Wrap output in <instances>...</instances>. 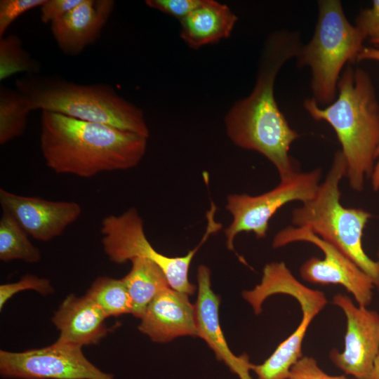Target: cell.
<instances>
[{
    "label": "cell",
    "instance_id": "obj_1",
    "mask_svg": "<svg viewBox=\"0 0 379 379\" xmlns=\"http://www.w3.org/2000/svg\"><path fill=\"white\" fill-rule=\"evenodd\" d=\"M302 45L298 32L279 30L270 34L262 51L252 92L235 102L225 118L232 142L266 157L277 168L280 179L298 171L288 152L300 135L291 128L278 107L274 83L281 68L298 56Z\"/></svg>",
    "mask_w": 379,
    "mask_h": 379
},
{
    "label": "cell",
    "instance_id": "obj_2",
    "mask_svg": "<svg viewBox=\"0 0 379 379\" xmlns=\"http://www.w3.org/2000/svg\"><path fill=\"white\" fill-rule=\"evenodd\" d=\"M39 141L46 165L52 171L88 178L138 166L145 154L147 138L42 111Z\"/></svg>",
    "mask_w": 379,
    "mask_h": 379
},
{
    "label": "cell",
    "instance_id": "obj_3",
    "mask_svg": "<svg viewBox=\"0 0 379 379\" xmlns=\"http://www.w3.org/2000/svg\"><path fill=\"white\" fill-rule=\"evenodd\" d=\"M303 106L314 120L326 121L334 129L347 164L345 176L353 190L361 191L373 172L379 144V104L369 74L349 65L331 104L323 108L311 98Z\"/></svg>",
    "mask_w": 379,
    "mask_h": 379
},
{
    "label": "cell",
    "instance_id": "obj_4",
    "mask_svg": "<svg viewBox=\"0 0 379 379\" xmlns=\"http://www.w3.org/2000/svg\"><path fill=\"white\" fill-rule=\"evenodd\" d=\"M16 86L27 99L32 111L59 113L149 138L142 110L108 85H81L59 79L28 77L17 80Z\"/></svg>",
    "mask_w": 379,
    "mask_h": 379
},
{
    "label": "cell",
    "instance_id": "obj_5",
    "mask_svg": "<svg viewBox=\"0 0 379 379\" xmlns=\"http://www.w3.org/2000/svg\"><path fill=\"white\" fill-rule=\"evenodd\" d=\"M346 172L345 159L338 151L315 197L293 209L291 221L335 246L371 279L379 293V250L377 260H373L362 244L364 230L372 215L366 210L341 204L339 184Z\"/></svg>",
    "mask_w": 379,
    "mask_h": 379
},
{
    "label": "cell",
    "instance_id": "obj_6",
    "mask_svg": "<svg viewBox=\"0 0 379 379\" xmlns=\"http://www.w3.org/2000/svg\"><path fill=\"white\" fill-rule=\"evenodd\" d=\"M318 10L314 34L296 58L299 66L311 69L312 98L328 106L336 98L344 65L357 60L366 36L347 19L340 1H319Z\"/></svg>",
    "mask_w": 379,
    "mask_h": 379
},
{
    "label": "cell",
    "instance_id": "obj_7",
    "mask_svg": "<svg viewBox=\"0 0 379 379\" xmlns=\"http://www.w3.org/2000/svg\"><path fill=\"white\" fill-rule=\"evenodd\" d=\"M218 230L214 222H208L199 246L184 256L169 257L158 252L149 243L143 220L133 207L120 215L105 216L100 224L102 244L109 260L123 264L137 257L149 259L161 269L172 288L187 295H192L197 289L188 278L191 262L200 245Z\"/></svg>",
    "mask_w": 379,
    "mask_h": 379
},
{
    "label": "cell",
    "instance_id": "obj_8",
    "mask_svg": "<svg viewBox=\"0 0 379 379\" xmlns=\"http://www.w3.org/2000/svg\"><path fill=\"white\" fill-rule=\"evenodd\" d=\"M321 177L320 168L310 172L298 171L280 179L277 187L263 194L228 195L225 208L232 220L225 230L227 248L234 250V239L243 232H251L258 239L265 237L270 220L277 211L288 202L300 201L303 204L312 199L317 192Z\"/></svg>",
    "mask_w": 379,
    "mask_h": 379
},
{
    "label": "cell",
    "instance_id": "obj_9",
    "mask_svg": "<svg viewBox=\"0 0 379 379\" xmlns=\"http://www.w3.org/2000/svg\"><path fill=\"white\" fill-rule=\"evenodd\" d=\"M295 241L311 243L324 255L323 259L312 257L301 265L302 279L321 285H341L352 293L359 306L367 307L371 303L374 288L371 279L335 246L310 230L287 227L275 235L272 246L279 248Z\"/></svg>",
    "mask_w": 379,
    "mask_h": 379
},
{
    "label": "cell",
    "instance_id": "obj_10",
    "mask_svg": "<svg viewBox=\"0 0 379 379\" xmlns=\"http://www.w3.org/2000/svg\"><path fill=\"white\" fill-rule=\"evenodd\" d=\"M0 375L7 379H114L89 361L81 347L58 340L21 352L0 350Z\"/></svg>",
    "mask_w": 379,
    "mask_h": 379
},
{
    "label": "cell",
    "instance_id": "obj_11",
    "mask_svg": "<svg viewBox=\"0 0 379 379\" xmlns=\"http://www.w3.org/2000/svg\"><path fill=\"white\" fill-rule=\"evenodd\" d=\"M333 304L339 307L347 319L345 349H333L329 354L332 363L355 379H368L379 354V314L366 307L356 306L352 299L337 294Z\"/></svg>",
    "mask_w": 379,
    "mask_h": 379
},
{
    "label": "cell",
    "instance_id": "obj_12",
    "mask_svg": "<svg viewBox=\"0 0 379 379\" xmlns=\"http://www.w3.org/2000/svg\"><path fill=\"white\" fill-rule=\"evenodd\" d=\"M3 212L13 217L32 238L48 241L60 236L80 217L82 209L72 201H51L0 189Z\"/></svg>",
    "mask_w": 379,
    "mask_h": 379
},
{
    "label": "cell",
    "instance_id": "obj_13",
    "mask_svg": "<svg viewBox=\"0 0 379 379\" xmlns=\"http://www.w3.org/2000/svg\"><path fill=\"white\" fill-rule=\"evenodd\" d=\"M188 295L171 286L162 290L147 307L139 331L156 343L198 336L194 305Z\"/></svg>",
    "mask_w": 379,
    "mask_h": 379
},
{
    "label": "cell",
    "instance_id": "obj_14",
    "mask_svg": "<svg viewBox=\"0 0 379 379\" xmlns=\"http://www.w3.org/2000/svg\"><path fill=\"white\" fill-rule=\"evenodd\" d=\"M198 295L194 305L198 336L213 351L218 360L223 361L239 379H252L251 362L247 354L234 355L230 350L219 321L220 299L211 288V272L205 265L197 270Z\"/></svg>",
    "mask_w": 379,
    "mask_h": 379
},
{
    "label": "cell",
    "instance_id": "obj_15",
    "mask_svg": "<svg viewBox=\"0 0 379 379\" xmlns=\"http://www.w3.org/2000/svg\"><path fill=\"white\" fill-rule=\"evenodd\" d=\"M113 0H82L60 20L51 23V30L60 49L76 55L100 36L114 9Z\"/></svg>",
    "mask_w": 379,
    "mask_h": 379
},
{
    "label": "cell",
    "instance_id": "obj_16",
    "mask_svg": "<svg viewBox=\"0 0 379 379\" xmlns=\"http://www.w3.org/2000/svg\"><path fill=\"white\" fill-rule=\"evenodd\" d=\"M107 318L102 309L88 295H69L52 317L60 331L58 341L82 347L96 345L106 336Z\"/></svg>",
    "mask_w": 379,
    "mask_h": 379
},
{
    "label": "cell",
    "instance_id": "obj_17",
    "mask_svg": "<svg viewBox=\"0 0 379 379\" xmlns=\"http://www.w3.org/2000/svg\"><path fill=\"white\" fill-rule=\"evenodd\" d=\"M237 21V17L226 4L204 0L180 21V35L190 48L196 49L229 37Z\"/></svg>",
    "mask_w": 379,
    "mask_h": 379
},
{
    "label": "cell",
    "instance_id": "obj_18",
    "mask_svg": "<svg viewBox=\"0 0 379 379\" xmlns=\"http://www.w3.org/2000/svg\"><path fill=\"white\" fill-rule=\"evenodd\" d=\"M302 318L297 328L281 343L262 364L251 363L250 370L257 379H287L292 366L302 357V345L307 330L314 318L321 312L312 307L301 308Z\"/></svg>",
    "mask_w": 379,
    "mask_h": 379
},
{
    "label": "cell",
    "instance_id": "obj_19",
    "mask_svg": "<svg viewBox=\"0 0 379 379\" xmlns=\"http://www.w3.org/2000/svg\"><path fill=\"white\" fill-rule=\"evenodd\" d=\"M131 262V269L122 279L131 300V314L141 319L154 298L170 285L161 269L150 260L137 257Z\"/></svg>",
    "mask_w": 379,
    "mask_h": 379
},
{
    "label": "cell",
    "instance_id": "obj_20",
    "mask_svg": "<svg viewBox=\"0 0 379 379\" xmlns=\"http://www.w3.org/2000/svg\"><path fill=\"white\" fill-rule=\"evenodd\" d=\"M26 97L19 91L4 86L0 88V144L22 135L26 129L27 117L31 112Z\"/></svg>",
    "mask_w": 379,
    "mask_h": 379
},
{
    "label": "cell",
    "instance_id": "obj_21",
    "mask_svg": "<svg viewBox=\"0 0 379 379\" xmlns=\"http://www.w3.org/2000/svg\"><path fill=\"white\" fill-rule=\"evenodd\" d=\"M41 258L40 251L29 241L28 234L13 217L3 212L0 219V260L35 263Z\"/></svg>",
    "mask_w": 379,
    "mask_h": 379
},
{
    "label": "cell",
    "instance_id": "obj_22",
    "mask_svg": "<svg viewBox=\"0 0 379 379\" xmlns=\"http://www.w3.org/2000/svg\"><path fill=\"white\" fill-rule=\"evenodd\" d=\"M86 295L107 317L132 313L131 300L123 279L100 277L93 282Z\"/></svg>",
    "mask_w": 379,
    "mask_h": 379
},
{
    "label": "cell",
    "instance_id": "obj_23",
    "mask_svg": "<svg viewBox=\"0 0 379 379\" xmlns=\"http://www.w3.org/2000/svg\"><path fill=\"white\" fill-rule=\"evenodd\" d=\"M39 65L22 48L19 36L0 37V81L19 72L36 73Z\"/></svg>",
    "mask_w": 379,
    "mask_h": 379
},
{
    "label": "cell",
    "instance_id": "obj_24",
    "mask_svg": "<svg viewBox=\"0 0 379 379\" xmlns=\"http://www.w3.org/2000/svg\"><path fill=\"white\" fill-rule=\"evenodd\" d=\"M34 290L46 295L54 292L48 279L40 278L34 274H25L19 281L0 286V310L15 294L22 291Z\"/></svg>",
    "mask_w": 379,
    "mask_h": 379
},
{
    "label": "cell",
    "instance_id": "obj_25",
    "mask_svg": "<svg viewBox=\"0 0 379 379\" xmlns=\"http://www.w3.org/2000/svg\"><path fill=\"white\" fill-rule=\"evenodd\" d=\"M46 0H1L0 37L4 36L11 24L21 15L36 7H41Z\"/></svg>",
    "mask_w": 379,
    "mask_h": 379
},
{
    "label": "cell",
    "instance_id": "obj_26",
    "mask_svg": "<svg viewBox=\"0 0 379 379\" xmlns=\"http://www.w3.org/2000/svg\"><path fill=\"white\" fill-rule=\"evenodd\" d=\"M204 0H147L145 4L150 8L173 16L179 21L186 18Z\"/></svg>",
    "mask_w": 379,
    "mask_h": 379
},
{
    "label": "cell",
    "instance_id": "obj_27",
    "mask_svg": "<svg viewBox=\"0 0 379 379\" xmlns=\"http://www.w3.org/2000/svg\"><path fill=\"white\" fill-rule=\"evenodd\" d=\"M287 379H349L345 375H331L324 371L315 359L302 357L291 368Z\"/></svg>",
    "mask_w": 379,
    "mask_h": 379
},
{
    "label": "cell",
    "instance_id": "obj_28",
    "mask_svg": "<svg viewBox=\"0 0 379 379\" xmlns=\"http://www.w3.org/2000/svg\"><path fill=\"white\" fill-rule=\"evenodd\" d=\"M355 26L371 40L379 39V0H374L372 6L360 11Z\"/></svg>",
    "mask_w": 379,
    "mask_h": 379
},
{
    "label": "cell",
    "instance_id": "obj_29",
    "mask_svg": "<svg viewBox=\"0 0 379 379\" xmlns=\"http://www.w3.org/2000/svg\"><path fill=\"white\" fill-rule=\"evenodd\" d=\"M82 0H46L40 7L41 20L53 23L65 16Z\"/></svg>",
    "mask_w": 379,
    "mask_h": 379
},
{
    "label": "cell",
    "instance_id": "obj_30",
    "mask_svg": "<svg viewBox=\"0 0 379 379\" xmlns=\"http://www.w3.org/2000/svg\"><path fill=\"white\" fill-rule=\"evenodd\" d=\"M372 43L377 46L374 48H365L361 50L357 56V61L375 60L379 61V39L372 40Z\"/></svg>",
    "mask_w": 379,
    "mask_h": 379
},
{
    "label": "cell",
    "instance_id": "obj_31",
    "mask_svg": "<svg viewBox=\"0 0 379 379\" xmlns=\"http://www.w3.org/2000/svg\"><path fill=\"white\" fill-rule=\"evenodd\" d=\"M375 158L377 161L371 175V181L373 190L375 192H379V144L376 149Z\"/></svg>",
    "mask_w": 379,
    "mask_h": 379
},
{
    "label": "cell",
    "instance_id": "obj_32",
    "mask_svg": "<svg viewBox=\"0 0 379 379\" xmlns=\"http://www.w3.org/2000/svg\"><path fill=\"white\" fill-rule=\"evenodd\" d=\"M368 379H379V354L375 360L373 368Z\"/></svg>",
    "mask_w": 379,
    "mask_h": 379
}]
</instances>
